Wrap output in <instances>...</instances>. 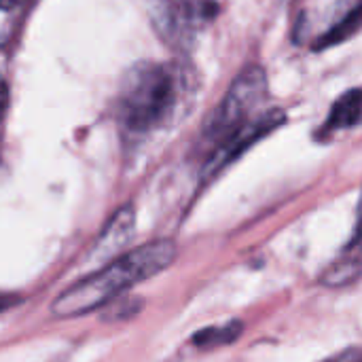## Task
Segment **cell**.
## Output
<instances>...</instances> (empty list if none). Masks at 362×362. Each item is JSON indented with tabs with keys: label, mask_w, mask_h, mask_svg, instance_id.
I'll use <instances>...</instances> for the list:
<instances>
[{
	"label": "cell",
	"mask_w": 362,
	"mask_h": 362,
	"mask_svg": "<svg viewBox=\"0 0 362 362\" xmlns=\"http://www.w3.org/2000/svg\"><path fill=\"white\" fill-rule=\"evenodd\" d=\"M19 0H0V8H11V6H15Z\"/></svg>",
	"instance_id": "cell-11"
},
{
	"label": "cell",
	"mask_w": 362,
	"mask_h": 362,
	"mask_svg": "<svg viewBox=\"0 0 362 362\" xmlns=\"http://www.w3.org/2000/svg\"><path fill=\"white\" fill-rule=\"evenodd\" d=\"M361 276V255H358V244L354 242L352 244V252L341 257L339 261H335L331 265V269H327L322 274V284L325 286H331V288H339V286H346V284H352L356 282Z\"/></svg>",
	"instance_id": "cell-8"
},
{
	"label": "cell",
	"mask_w": 362,
	"mask_h": 362,
	"mask_svg": "<svg viewBox=\"0 0 362 362\" xmlns=\"http://www.w3.org/2000/svg\"><path fill=\"white\" fill-rule=\"evenodd\" d=\"M216 6L210 0H151V23L170 47L182 49L206 28L214 17Z\"/></svg>",
	"instance_id": "cell-4"
},
{
	"label": "cell",
	"mask_w": 362,
	"mask_h": 362,
	"mask_svg": "<svg viewBox=\"0 0 362 362\" xmlns=\"http://www.w3.org/2000/svg\"><path fill=\"white\" fill-rule=\"evenodd\" d=\"M358 119H361V89H352L335 102V106L322 127V134H333L337 129H350L358 123Z\"/></svg>",
	"instance_id": "cell-6"
},
{
	"label": "cell",
	"mask_w": 362,
	"mask_h": 362,
	"mask_svg": "<svg viewBox=\"0 0 362 362\" xmlns=\"http://www.w3.org/2000/svg\"><path fill=\"white\" fill-rule=\"evenodd\" d=\"M176 259L172 240H155L110 261L95 274L66 288L51 305L57 318H78L104 308L129 288L165 272Z\"/></svg>",
	"instance_id": "cell-1"
},
{
	"label": "cell",
	"mask_w": 362,
	"mask_h": 362,
	"mask_svg": "<svg viewBox=\"0 0 362 362\" xmlns=\"http://www.w3.org/2000/svg\"><path fill=\"white\" fill-rule=\"evenodd\" d=\"M132 233H134V210L127 206L110 218V223L106 225V229L102 231V235L95 244L93 255L100 259L115 255L121 246H125L129 242Z\"/></svg>",
	"instance_id": "cell-5"
},
{
	"label": "cell",
	"mask_w": 362,
	"mask_h": 362,
	"mask_svg": "<svg viewBox=\"0 0 362 362\" xmlns=\"http://www.w3.org/2000/svg\"><path fill=\"white\" fill-rule=\"evenodd\" d=\"M267 95V78L259 66L244 70L229 87L223 102L214 108L204 125V138L214 144V153L229 144L257 117V108Z\"/></svg>",
	"instance_id": "cell-3"
},
{
	"label": "cell",
	"mask_w": 362,
	"mask_h": 362,
	"mask_svg": "<svg viewBox=\"0 0 362 362\" xmlns=\"http://www.w3.org/2000/svg\"><path fill=\"white\" fill-rule=\"evenodd\" d=\"M2 106H4V81L0 76V112H2Z\"/></svg>",
	"instance_id": "cell-12"
},
{
	"label": "cell",
	"mask_w": 362,
	"mask_h": 362,
	"mask_svg": "<svg viewBox=\"0 0 362 362\" xmlns=\"http://www.w3.org/2000/svg\"><path fill=\"white\" fill-rule=\"evenodd\" d=\"M325 362H361V350H358V348H352V350L341 352V354L333 356L331 361H325Z\"/></svg>",
	"instance_id": "cell-9"
},
{
	"label": "cell",
	"mask_w": 362,
	"mask_h": 362,
	"mask_svg": "<svg viewBox=\"0 0 362 362\" xmlns=\"http://www.w3.org/2000/svg\"><path fill=\"white\" fill-rule=\"evenodd\" d=\"M19 299L15 297V295H4V293H0V312L2 310H8L11 305H15Z\"/></svg>",
	"instance_id": "cell-10"
},
{
	"label": "cell",
	"mask_w": 362,
	"mask_h": 362,
	"mask_svg": "<svg viewBox=\"0 0 362 362\" xmlns=\"http://www.w3.org/2000/svg\"><path fill=\"white\" fill-rule=\"evenodd\" d=\"M187 78L172 64L142 62L123 78L117 119L129 136H148L172 123L187 100Z\"/></svg>",
	"instance_id": "cell-2"
},
{
	"label": "cell",
	"mask_w": 362,
	"mask_h": 362,
	"mask_svg": "<svg viewBox=\"0 0 362 362\" xmlns=\"http://www.w3.org/2000/svg\"><path fill=\"white\" fill-rule=\"evenodd\" d=\"M242 333H244V325L240 320H229V322H223V325L202 329L193 337V344L199 350H216V348H223V346H229V344L238 341Z\"/></svg>",
	"instance_id": "cell-7"
}]
</instances>
